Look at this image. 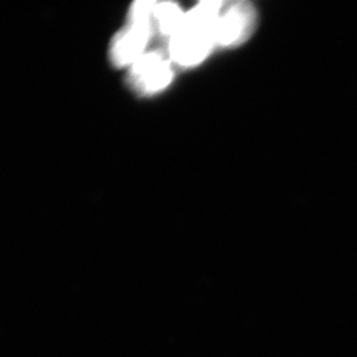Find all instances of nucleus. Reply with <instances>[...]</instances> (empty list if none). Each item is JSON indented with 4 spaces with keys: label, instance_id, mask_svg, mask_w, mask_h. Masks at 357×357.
I'll return each instance as SVG.
<instances>
[{
    "label": "nucleus",
    "instance_id": "obj_2",
    "mask_svg": "<svg viewBox=\"0 0 357 357\" xmlns=\"http://www.w3.org/2000/svg\"><path fill=\"white\" fill-rule=\"evenodd\" d=\"M156 2L138 1L131 7L130 23L115 37L112 46V59L122 67L140 58L152 34V21Z\"/></svg>",
    "mask_w": 357,
    "mask_h": 357
},
{
    "label": "nucleus",
    "instance_id": "obj_5",
    "mask_svg": "<svg viewBox=\"0 0 357 357\" xmlns=\"http://www.w3.org/2000/svg\"><path fill=\"white\" fill-rule=\"evenodd\" d=\"M153 17L159 32L164 36L173 37L180 29L185 14L174 3H160L155 6Z\"/></svg>",
    "mask_w": 357,
    "mask_h": 357
},
{
    "label": "nucleus",
    "instance_id": "obj_4",
    "mask_svg": "<svg viewBox=\"0 0 357 357\" xmlns=\"http://www.w3.org/2000/svg\"><path fill=\"white\" fill-rule=\"evenodd\" d=\"M172 77L170 63L159 50L141 56L130 70L131 82L143 93H153L165 88Z\"/></svg>",
    "mask_w": 357,
    "mask_h": 357
},
{
    "label": "nucleus",
    "instance_id": "obj_1",
    "mask_svg": "<svg viewBox=\"0 0 357 357\" xmlns=\"http://www.w3.org/2000/svg\"><path fill=\"white\" fill-rule=\"evenodd\" d=\"M222 1L202 2L185 14L180 29L170 42L174 62L184 67L199 64L217 46L215 26Z\"/></svg>",
    "mask_w": 357,
    "mask_h": 357
},
{
    "label": "nucleus",
    "instance_id": "obj_3",
    "mask_svg": "<svg viewBox=\"0 0 357 357\" xmlns=\"http://www.w3.org/2000/svg\"><path fill=\"white\" fill-rule=\"evenodd\" d=\"M257 23V13L248 1L223 2L215 26L217 46L234 47L250 38Z\"/></svg>",
    "mask_w": 357,
    "mask_h": 357
}]
</instances>
